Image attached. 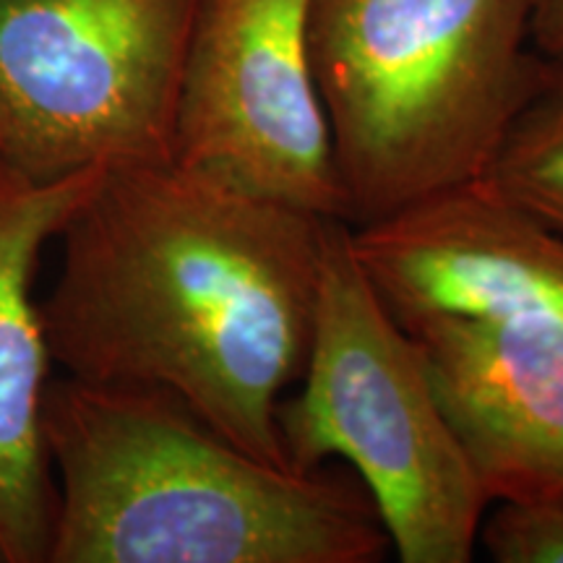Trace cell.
I'll return each mask as SVG.
<instances>
[{"label":"cell","instance_id":"1","mask_svg":"<svg viewBox=\"0 0 563 563\" xmlns=\"http://www.w3.org/2000/svg\"><path fill=\"white\" fill-rule=\"evenodd\" d=\"M321 230V217L186 162L112 165L58 235L42 302L53 363L173 394L287 467L277 407L311 350Z\"/></svg>","mask_w":563,"mask_h":563},{"label":"cell","instance_id":"8","mask_svg":"<svg viewBox=\"0 0 563 563\" xmlns=\"http://www.w3.org/2000/svg\"><path fill=\"white\" fill-rule=\"evenodd\" d=\"M108 167L42 180L0 157V561L47 563L58 485L42 435L51 384L40 253L60 235Z\"/></svg>","mask_w":563,"mask_h":563},{"label":"cell","instance_id":"10","mask_svg":"<svg viewBox=\"0 0 563 563\" xmlns=\"http://www.w3.org/2000/svg\"><path fill=\"white\" fill-rule=\"evenodd\" d=\"M481 543L498 563H563V511L490 504Z\"/></svg>","mask_w":563,"mask_h":563},{"label":"cell","instance_id":"7","mask_svg":"<svg viewBox=\"0 0 563 563\" xmlns=\"http://www.w3.org/2000/svg\"><path fill=\"white\" fill-rule=\"evenodd\" d=\"M311 0H201L175 159L321 220L350 222L308 55Z\"/></svg>","mask_w":563,"mask_h":563},{"label":"cell","instance_id":"5","mask_svg":"<svg viewBox=\"0 0 563 563\" xmlns=\"http://www.w3.org/2000/svg\"><path fill=\"white\" fill-rule=\"evenodd\" d=\"M298 384L277 407L287 467L311 473L340 456L405 563L473 561L493 501L344 220H323L311 350Z\"/></svg>","mask_w":563,"mask_h":563},{"label":"cell","instance_id":"3","mask_svg":"<svg viewBox=\"0 0 563 563\" xmlns=\"http://www.w3.org/2000/svg\"><path fill=\"white\" fill-rule=\"evenodd\" d=\"M352 245L490 501L563 511V238L477 178Z\"/></svg>","mask_w":563,"mask_h":563},{"label":"cell","instance_id":"11","mask_svg":"<svg viewBox=\"0 0 563 563\" xmlns=\"http://www.w3.org/2000/svg\"><path fill=\"white\" fill-rule=\"evenodd\" d=\"M530 40L540 55L563 60V0H530Z\"/></svg>","mask_w":563,"mask_h":563},{"label":"cell","instance_id":"6","mask_svg":"<svg viewBox=\"0 0 563 563\" xmlns=\"http://www.w3.org/2000/svg\"><path fill=\"white\" fill-rule=\"evenodd\" d=\"M201 0H0V157L53 180L175 159Z\"/></svg>","mask_w":563,"mask_h":563},{"label":"cell","instance_id":"2","mask_svg":"<svg viewBox=\"0 0 563 563\" xmlns=\"http://www.w3.org/2000/svg\"><path fill=\"white\" fill-rule=\"evenodd\" d=\"M58 470L47 563H376L389 532L361 477L274 467L162 389L51 378Z\"/></svg>","mask_w":563,"mask_h":563},{"label":"cell","instance_id":"9","mask_svg":"<svg viewBox=\"0 0 563 563\" xmlns=\"http://www.w3.org/2000/svg\"><path fill=\"white\" fill-rule=\"evenodd\" d=\"M485 186L563 238V60L545 58L485 167Z\"/></svg>","mask_w":563,"mask_h":563},{"label":"cell","instance_id":"4","mask_svg":"<svg viewBox=\"0 0 563 563\" xmlns=\"http://www.w3.org/2000/svg\"><path fill=\"white\" fill-rule=\"evenodd\" d=\"M308 55L352 228L483 178L543 66L530 0H311Z\"/></svg>","mask_w":563,"mask_h":563}]
</instances>
